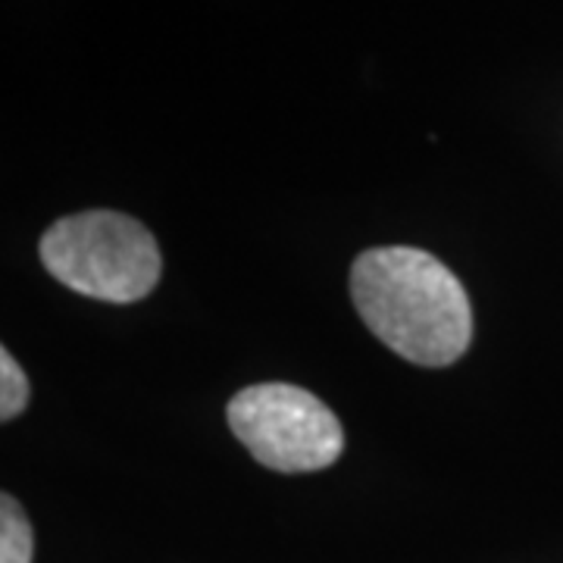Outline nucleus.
I'll return each mask as SVG.
<instances>
[{
	"label": "nucleus",
	"instance_id": "5",
	"mask_svg": "<svg viewBox=\"0 0 563 563\" xmlns=\"http://www.w3.org/2000/svg\"><path fill=\"white\" fill-rule=\"evenodd\" d=\"M29 379L22 373V366L16 357L0 344V422L20 417L29 404Z\"/></svg>",
	"mask_w": 563,
	"mask_h": 563
},
{
	"label": "nucleus",
	"instance_id": "1",
	"mask_svg": "<svg viewBox=\"0 0 563 563\" xmlns=\"http://www.w3.org/2000/svg\"><path fill=\"white\" fill-rule=\"evenodd\" d=\"M351 298L369 332L417 366L461 361L473 307L461 279L420 247H373L351 266Z\"/></svg>",
	"mask_w": 563,
	"mask_h": 563
},
{
	"label": "nucleus",
	"instance_id": "4",
	"mask_svg": "<svg viewBox=\"0 0 563 563\" xmlns=\"http://www.w3.org/2000/svg\"><path fill=\"white\" fill-rule=\"evenodd\" d=\"M32 523L16 498L0 492V563H32Z\"/></svg>",
	"mask_w": 563,
	"mask_h": 563
},
{
	"label": "nucleus",
	"instance_id": "2",
	"mask_svg": "<svg viewBox=\"0 0 563 563\" xmlns=\"http://www.w3.org/2000/svg\"><path fill=\"white\" fill-rule=\"evenodd\" d=\"M41 263L66 288L110 303L147 298L163 269L157 239L117 210H85L54 222L41 239Z\"/></svg>",
	"mask_w": 563,
	"mask_h": 563
},
{
	"label": "nucleus",
	"instance_id": "3",
	"mask_svg": "<svg viewBox=\"0 0 563 563\" xmlns=\"http://www.w3.org/2000/svg\"><path fill=\"white\" fill-rule=\"evenodd\" d=\"M225 417L254 461L276 473H317L344 451L339 417L298 385H247L229 401Z\"/></svg>",
	"mask_w": 563,
	"mask_h": 563
}]
</instances>
